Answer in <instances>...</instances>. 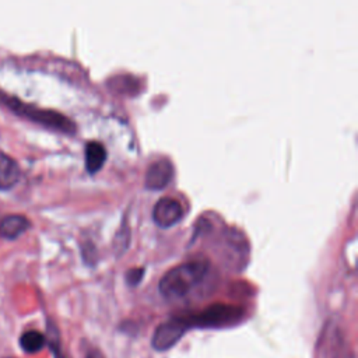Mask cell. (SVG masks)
<instances>
[{
	"mask_svg": "<svg viewBox=\"0 0 358 358\" xmlns=\"http://www.w3.org/2000/svg\"><path fill=\"white\" fill-rule=\"evenodd\" d=\"M189 323L186 317H172L164 323H161L151 338V345L157 351H165L171 348L189 329Z\"/></svg>",
	"mask_w": 358,
	"mask_h": 358,
	"instance_id": "277c9868",
	"label": "cell"
},
{
	"mask_svg": "<svg viewBox=\"0 0 358 358\" xmlns=\"http://www.w3.org/2000/svg\"><path fill=\"white\" fill-rule=\"evenodd\" d=\"M183 215L182 204L172 197H161L152 208V220L161 228L175 225Z\"/></svg>",
	"mask_w": 358,
	"mask_h": 358,
	"instance_id": "5b68a950",
	"label": "cell"
},
{
	"mask_svg": "<svg viewBox=\"0 0 358 358\" xmlns=\"http://www.w3.org/2000/svg\"><path fill=\"white\" fill-rule=\"evenodd\" d=\"M50 347H52V350H53V352H55V357H56V358H64V357L62 355V352H60V348H59V343H57V338H55V337H50Z\"/></svg>",
	"mask_w": 358,
	"mask_h": 358,
	"instance_id": "7c38bea8",
	"label": "cell"
},
{
	"mask_svg": "<svg viewBox=\"0 0 358 358\" xmlns=\"http://www.w3.org/2000/svg\"><path fill=\"white\" fill-rule=\"evenodd\" d=\"M7 102H8L10 108L13 110H15V113L22 115V116H25L39 124H43L49 129L59 130V131H63L67 134H71L76 131L74 122L57 110L42 109V108H38L34 105L22 103L20 99H15V98H11Z\"/></svg>",
	"mask_w": 358,
	"mask_h": 358,
	"instance_id": "7a4b0ae2",
	"label": "cell"
},
{
	"mask_svg": "<svg viewBox=\"0 0 358 358\" xmlns=\"http://www.w3.org/2000/svg\"><path fill=\"white\" fill-rule=\"evenodd\" d=\"M243 316V310L234 305L215 303L206 308L203 312L194 316H189V326H200V327H222L229 326L238 322Z\"/></svg>",
	"mask_w": 358,
	"mask_h": 358,
	"instance_id": "3957f363",
	"label": "cell"
},
{
	"mask_svg": "<svg viewBox=\"0 0 358 358\" xmlns=\"http://www.w3.org/2000/svg\"><path fill=\"white\" fill-rule=\"evenodd\" d=\"M208 267L204 260H192L171 268L159 281V292L166 299L183 298L204 280Z\"/></svg>",
	"mask_w": 358,
	"mask_h": 358,
	"instance_id": "6da1fadb",
	"label": "cell"
},
{
	"mask_svg": "<svg viewBox=\"0 0 358 358\" xmlns=\"http://www.w3.org/2000/svg\"><path fill=\"white\" fill-rule=\"evenodd\" d=\"M85 358H105V357H103L102 352H99L98 350H90V351L87 352Z\"/></svg>",
	"mask_w": 358,
	"mask_h": 358,
	"instance_id": "4fadbf2b",
	"label": "cell"
},
{
	"mask_svg": "<svg viewBox=\"0 0 358 358\" xmlns=\"http://www.w3.org/2000/svg\"><path fill=\"white\" fill-rule=\"evenodd\" d=\"M84 161H85V168L90 173H95L98 172L105 161H106V148L103 147L102 143L99 141H88L87 145H85V151H84Z\"/></svg>",
	"mask_w": 358,
	"mask_h": 358,
	"instance_id": "9c48e42d",
	"label": "cell"
},
{
	"mask_svg": "<svg viewBox=\"0 0 358 358\" xmlns=\"http://www.w3.org/2000/svg\"><path fill=\"white\" fill-rule=\"evenodd\" d=\"M144 275V268L141 267H137V268H130L127 273H126V281L130 284V285H137L141 278Z\"/></svg>",
	"mask_w": 358,
	"mask_h": 358,
	"instance_id": "8fae6325",
	"label": "cell"
},
{
	"mask_svg": "<svg viewBox=\"0 0 358 358\" xmlns=\"http://www.w3.org/2000/svg\"><path fill=\"white\" fill-rule=\"evenodd\" d=\"M20 166L14 158L0 151V190H10L20 180Z\"/></svg>",
	"mask_w": 358,
	"mask_h": 358,
	"instance_id": "52a82bcc",
	"label": "cell"
},
{
	"mask_svg": "<svg viewBox=\"0 0 358 358\" xmlns=\"http://www.w3.org/2000/svg\"><path fill=\"white\" fill-rule=\"evenodd\" d=\"M31 227L29 220L21 214H10L0 220V236L6 239H17Z\"/></svg>",
	"mask_w": 358,
	"mask_h": 358,
	"instance_id": "ba28073f",
	"label": "cell"
},
{
	"mask_svg": "<svg viewBox=\"0 0 358 358\" xmlns=\"http://www.w3.org/2000/svg\"><path fill=\"white\" fill-rule=\"evenodd\" d=\"M173 178V165L166 158H158L150 164L145 172L144 185L147 189L158 190L165 187Z\"/></svg>",
	"mask_w": 358,
	"mask_h": 358,
	"instance_id": "8992f818",
	"label": "cell"
},
{
	"mask_svg": "<svg viewBox=\"0 0 358 358\" xmlns=\"http://www.w3.org/2000/svg\"><path fill=\"white\" fill-rule=\"evenodd\" d=\"M45 343H46V337L41 331H36V330H28L20 338L21 348L29 354L41 351L43 348Z\"/></svg>",
	"mask_w": 358,
	"mask_h": 358,
	"instance_id": "30bf717a",
	"label": "cell"
}]
</instances>
